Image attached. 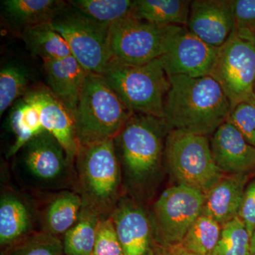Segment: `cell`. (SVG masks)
<instances>
[{"label": "cell", "instance_id": "1", "mask_svg": "<svg viewBox=\"0 0 255 255\" xmlns=\"http://www.w3.org/2000/svg\"><path fill=\"white\" fill-rule=\"evenodd\" d=\"M169 129L162 118L133 113L114 138L124 191L140 201L158 182Z\"/></svg>", "mask_w": 255, "mask_h": 255}, {"label": "cell", "instance_id": "2", "mask_svg": "<svg viewBox=\"0 0 255 255\" xmlns=\"http://www.w3.org/2000/svg\"><path fill=\"white\" fill-rule=\"evenodd\" d=\"M163 117L169 130L212 135L228 120L232 106L211 76H169Z\"/></svg>", "mask_w": 255, "mask_h": 255}, {"label": "cell", "instance_id": "3", "mask_svg": "<svg viewBox=\"0 0 255 255\" xmlns=\"http://www.w3.org/2000/svg\"><path fill=\"white\" fill-rule=\"evenodd\" d=\"M75 171V191L83 205L110 217L125 194L114 139L79 146Z\"/></svg>", "mask_w": 255, "mask_h": 255}, {"label": "cell", "instance_id": "4", "mask_svg": "<svg viewBox=\"0 0 255 255\" xmlns=\"http://www.w3.org/2000/svg\"><path fill=\"white\" fill-rule=\"evenodd\" d=\"M16 179L36 193L74 190L75 165L60 142L44 130L26 142L14 155Z\"/></svg>", "mask_w": 255, "mask_h": 255}, {"label": "cell", "instance_id": "5", "mask_svg": "<svg viewBox=\"0 0 255 255\" xmlns=\"http://www.w3.org/2000/svg\"><path fill=\"white\" fill-rule=\"evenodd\" d=\"M132 114L103 75L88 72L74 115L79 146L114 139Z\"/></svg>", "mask_w": 255, "mask_h": 255}, {"label": "cell", "instance_id": "6", "mask_svg": "<svg viewBox=\"0 0 255 255\" xmlns=\"http://www.w3.org/2000/svg\"><path fill=\"white\" fill-rule=\"evenodd\" d=\"M102 75L132 113L162 118L170 81L161 58L138 65L110 61Z\"/></svg>", "mask_w": 255, "mask_h": 255}, {"label": "cell", "instance_id": "7", "mask_svg": "<svg viewBox=\"0 0 255 255\" xmlns=\"http://www.w3.org/2000/svg\"><path fill=\"white\" fill-rule=\"evenodd\" d=\"M164 159L178 185L192 188L205 195L224 177L215 164L206 135L169 130Z\"/></svg>", "mask_w": 255, "mask_h": 255}, {"label": "cell", "instance_id": "8", "mask_svg": "<svg viewBox=\"0 0 255 255\" xmlns=\"http://www.w3.org/2000/svg\"><path fill=\"white\" fill-rule=\"evenodd\" d=\"M51 23L66 41L72 55L85 70L90 73L103 74L110 60V25L92 19L70 4Z\"/></svg>", "mask_w": 255, "mask_h": 255}, {"label": "cell", "instance_id": "9", "mask_svg": "<svg viewBox=\"0 0 255 255\" xmlns=\"http://www.w3.org/2000/svg\"><path fill=\"white\" fill-rule=\"evenodd\" d=\"M234 108L243 102L255 105V48L234 31L218 48L211 75Z\"/></svg>", "mask_w": 255, "mask_h": 255}, {"label": "cell", "instance_id": "10", "mask_svg": "<svg viewBox=\"0 0 255 255\" xmlns=\"http://www.w3.org/2000/svg\"><path fill=\"white\" fill-rule=\"evenodd\" d=\"M206 195L183 185L174 186L159 196L152 211L156 244H180L189 228L202 214Z\"/></svg>", "mask_w": 255, "mask_h": 255}, {"label": "cell", "instance_id": "11", "mask_svg": "<svg viewBox=\"0 0 255 255\" xmlns=\"http://www.w3.org/2000/svg\"><path fill=\"white\" fill-rule=\"evenodd\" d=\"M167 30V26L130 16L112 23L108 36L110 62L138 65L161 58Z\"/></svg>", "mask_w": 255, "mask_h": 255}, {"label": "cell", "instance_id": "12", "mask_svg": "<svg viewBox=\"0 0 255 255\" xmlns=\"http://www.w3.org/2000/svg\"><path fill=\"white\" fill-rule=\"evenodd\" d=\"M218 48L210 46L189 31L187 26H167L161 56L169 77L210 76L216 63Z\"/></svg>", "mask_w": 255, "mask_h": 255}, {"label": "cell", "instance_id": "13", "mask_svg": "<svg viewBox=\"0 0 255 255\" xmlns=\"http://www.w3.org/2000/svg\"><path fill=\"white\" fill-rule=\"evenodd\" d=\"M111 218L124 255H155L157 244L152 215L140 201L124 194Z\"/></svg>", "mask_w": 255, "mask_h": 255}, {"label": "cell", "instance_id": "14", "mask_svg": "<svg viewBox=\"0 0 255 255\" xmlns=\"http://www.w3.org/2000/svg\"><path fill=\"white\" fill-rule=\"evenodd\" d=\"M37 201L9 186L0 195V247L4 251L38 231Z\"/></svg>", "mask_w": 255, "mask_h": 255}, {"label": "cell", "instance_id": "15", "mask_svg": "<svg viewBox=\"0 0 255 255\" xmlns=\"http://www.w3.org/2000/svg\"><path fill=\"white\" fill-rule=\"evenodd\" d=\"M187 28L207 44L219 48L235 31L230 0L191 1Z\"/></svg>", "mask_w": 255, "mask_h": 255}, {"label": "cell", "instance_id": "16", "mask_svg": "<svg viewBox=\"0 0 255 255\" xmlns=\"http://www.w3.org/2000/svg\"><path fill=\"white\" fill-rule=\"evenodd\" d=\"M24 96L36 104L39 110L42 127L60 142L69 160L75 165L79 142L73 114L52 94L48 87L31 89Z\"/></svg>", "mask_w": 255, "mask_h": 255}, {"label": "cell", "instance_id": "17", "mask_svg": "<svg viewBox=\"0 0 255 255\" xmlns=\"http://www.w3.org/2000/svg\"><path fill=\"white\" fill-rule=\"evenodd\" d=\"M213 158L223 174L251 173L255 169V147L229 121H226L211 135Z\"/></svg>", "mask_w": 255, "mask_h": 255}, {"label": "cell", "instance_id": "18", "mask_svg": "<svg viewBox=\"0 0 255 255\" xmlns=\"http://www.w3.org/2000/svg\"><path fill=\"white\" fill-rule=\"evenodd\" d=\"M43 68L50 91L74 117L88 71L73 55L59 60H44Z\"/></svg>", "mask_w": 255, "mask_h": 255}, {"label": "cell", "instance_id": "19", "mask_svg": "<svg viewBox=\"0 0 255 255\" xmlns=\"http://www.w3.org/2000/svg\"><path fill=\"white\" fill-rule=\"evenodd\" d=\"M43 203H37L38 231L63 238L75 224L83 201L74 190L48 193Z\"/></svg>", "mask_w": 255, "mask_h": 255}, {"label": "cell", "instance_id": "20", "mask_svg": "<svg viewBox=\"0 0 255 255\" xmlns=\"http://www.w3.org/2000/svg\"><path fill=\"white\" fill-rule=\"evenodd\" d=\"M250 173L227 174L206 194L202 214L221 226L239 214Z\"/></svg>", "mask_w": 255, "mask_h": 255}, {"label": "cell", "instance_id": "21", "mask_svg": "<svg viewBox=\"0 0 255 255\" xmlns=\"http://www.w3.org/2000/svg\"><path fill=\"white\" fill-rule=\"evenodd\" d=\"M68 1L63 0H3L4 17L20 32L40 23L51 22L65 11Z\"/></svg>", "mask_w": 255, "mask_h": 255}, {"label": "cell", "instance_id": "22", "mask_svg": "<svg viewBox=\"0 0 255 255\" xmlns=\"http://www.w3.org/2000/svg\"><path fill=\"white\" fill-rule=\"evenodd\" d=\"M191 1L135 0L130 17L159 26H187Z\"/></svg>", "mask_w": 255, "mask_h": 255}, {"label": "cell", "instance_id": "23", "mask_svg": "<svg viewBox=\"0 0 255 255\" xmlns=\"http://www.w3.org/2000/svg\"><path fill=\"white\" fill-rule=\"evenodd\" d=\"M20 36L31 54L39 57L43 61L62 59L72 55L66 41L53 28L51 22L23 28Z\"/></svg>", "mask_w": 255, "mask_h": 255}, {"label": "cell", "instance_id": "24", "mask_svg": "<svg viewBox=\"0 0 255 255\" xmlns=\"http://www.w3.org/2000/svg\"><path fill=\"white\" fill-rule=\"evenodd\" d=\"M9 125L15 140L8 150V157L16 155L26 142L44 130L38 107L25 96L16 101L11 107Z\"/></svg>", "mask_w": 255, "mask_h": 255}, {"label": "cell", "instance_id": "25", "mask_svg": "<svg viewBox=\"0 0 255 255\" xmlns=\"http://www.w3.org/2000/svg\"><path fill=\"white\" fill-rule=\"evenodd\" d=\"M100 216L83 205L78 220L62 238L65 255H92Z\"/></svg>", "mask_w": 255, "mask_h": 255}, {"label": "cell", "instance_id": "26", "mask_svg": "<svg viewBox=\"0 0 255 255\" xmlns=\"http://www.w3.org/2000/svg\"><path fill=\"white\" fill-rule=\"evenodd\" d=\"M29 71L26 67L16 63L8 62L0 70V115L22 98L29 89Z\"/></svg>", "mask_w": 255, "mask_h": 255}, {"label": "cell", "instance_id": "27", "mask_svg": "<svg viewBox=\"0 0 255 255\" xmlns=\"http://www.w3.org/2000/svg\"><path fill=\"white\" fill-rule=\"evenodd\" d=\"M69 4L95 21L111 25L130 16L132 0H70Z\"/></svg>", "mask_w": 255, "mask_h": 255}, {"label": "cell", "instance_id": "28", "mask_svg": "<svg viewBox=\"0 0 255 255\" xmlns=\"http://www.w3.org/2000/svg\"><path fill=\"white\" fill-rule=\"evenodd\" d=\"M222 226L209 216L201 214L189 228L181 244L199 255H211L220 238Z\"/></svg>", "mask_w": 255, "mask_h": 255}, {"label": "cell", "instance_id": "29", "mask_svg": "<svg viewBox=\"0 0 255 255\" xmlns=\"http://www.w3.org/2000/svg\"><path fill=\"white\" fill-rule=\"evenodd\" d=\"M251 236L239 216L222 226L221 238L211 255H251Z\"/></svg>", "mask_w": 255, "mask_h": 255}, {"label": "cell", "instance_id": "30", "mask_svg": "<svg viewBox=\"0 0 255 255\" xmlns=\"http://www.w3.org/2000/svg\"><path fill=\"white\" fill-rule=\"evenodd\" d=\"M1 255H65L62 238L36 231L1 252Z\"/></svg>", "mask_w": 255, "mask_h": 255}, {"label": "cell", "instance_id": "31", "mask_svg": "<svg viewBox=\"0 0 255 255\" xmlns=\"http://www.w3.org/2000/svg\"><path fill=\"white\" fill-rule=\"evenodd\" d=\"M92 255H124L113 220L100 218L97 225Z\"/></svg>", "mask_w": 255, "mask_h": 255}, {"label": "cell", "instance_id": "32", "mask_svg": "<svg viewBox=\"0 0 255 255\" xmlns=\"http://www.w3.org/2000/svg\"><path fill=\"white\" fill-rule=\"evenodd\" d=\"M228 121L255 147V105L246 102L239 104L231 111Z\"/></svg>", "mask_w": 255, "mask_h": 255}, {"label": "cell", "instance_id": "33", "mask_svg": "<svg viewBox=\"0 0 255 255\" xmlns=\"http://www.w3.org/2000/svg\"><path fill=\"white\" fill-rule=\"evenodd\" d=\"M230 4L237 34L255 31V0H231Z\"/></svg>", "mask_w": 255, "mask_h": 255}, {"label": "cell", "instance_id": "34", "mask_svg": "<svg viewBox=\"0 0 255 255\" xmlns=\"http://www.w3.org/2000/svg\"><path fill=\"white\" fill-rule=\"evenodd\" d=\"M238 216L246 225L252 237L255 231V179L247 185Z\"/></svg>", "mask_w": 255, "mask_h": 255}, {"label": "cell", "instance_id": "35", "mask_svg": "<svg viewBox=\"0 0 255 255\" xmlns=\"http://www.w3.org/2000/svg\"><path fill=\"white\" fill-rule=\"evenodd\" d=\"M155 255H199L193 253L182 244L171 246H156Z\"/></svg>", "mask_w": 255, "mask_h": 255}, {"label": "cell", "instance_id": "36", "mask_svg": "<svg viewBox=\"0 0 255 255\" xmlns=\"http://www.w3.org/2000/svg\"><path fill=\"white\" fill-rule=\"evenodd\" d=\"M238 36L243 38V39L250 42L255 48V31L251 32V33H246V34L238 35Z\"/></svg>", "mask_w": 255, "mask_h": 255}, {"label": "cell", "instance_id": "37", "mask_svg": "<svg viewBox=\"0 0 255 255\" xmlns=\"http://www.w3.org/2000/svg\"><path fill=\"white\" fill-rule=\"evenodd\" d=\"M251 255H255V231L251 237Z\"/></svg>", "mask_w": 255, "mask_h": 255}, {"label": "cell", "instance_id": "38", "mask_svg": "<svg viewBox=\"0 0 255 255\" xmlns=\"http://www.w3.org/2000/svg\"></svg>", "mask_w": 255, "mask_h": 255}]
</instances>
